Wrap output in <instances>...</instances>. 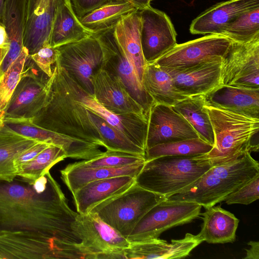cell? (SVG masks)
<instances>
[{
    "mask_svg": "<svg viewBox=\"0 0 259 259\" xmlns=\"http://www.w3.org/2000/svg\"><path fill=\"white\" fill-rule=\"evenodd\" d=\"M204 107L212 124L214 141L210 151L197 155V158L214 166L235 161L246 152L257 151L252 139L258 132L259 118L205 103Z\"/></svg>",
    "mask_w": 259,
    "mask_h": 259,
    "instance_id": "obj_4",
    "label": "cell"
},
{
    "mask_svg": "<svg viewBox=\"0 0 259 259\" xmlns=\"http://www.w3.org/2000/svg\"><path fill=\"white\" fill-rule=\"evenodd\" d=\"M27 5L28 0H5L2 23L8 36L9 46L1 65L3 73L18 57L24 47Z\"/></svg>",
    "mask_w": 259,
    "mask_h": 259,
    "instance_id": "obj_28",
    "label": "cell"
},
{
    "mask_svg": "<svg viewBox=\"0 0 259 259\" xmlns=\"http://www.w3.org/2000/svg\"><path fill=\"white\" fill-rule=\"evenodd\" d=\"M8 36L5 26L0 24V48H9Z\"/></svg>",
    "mask_w": 259,
    "mask_h": 259,
    "instance_id": "obj_47",
    "label": "cell"
},
{
    "mask_svg": "<svg viewBox=\"0 0 259 259\" xmlns=\"http://www.w3.org/2000/svg\"><path fill=\"white\" fill-rule=\"evenodd\" d=\"M204 100L208 105L259 118V89L221 84L205 94Z\"/></svg>",
    "mask_w": 259,
    "mask_h": 259,
    "instance_id": "obj_25",
    "label": "cell"
},
{
    "mask_svg": "<svg viewBox=\"0 0 259 259\" xmlns=\"http://www.w3.org/2000/svg\"><path fill=\"white\" fill-rule=\"evenodd\" d=\"M204 103V95L194 96L179 101L173 107L187 120L200 139L213 146L214 134Z\"/></svg>",
    "mask_w": 259,
    "mask_h": 259,
    "instance_id": "obj_34",
    "label": "cell"
},
{
    "mask_svg": "<svg viewBox=\"0 0 259 259\" xmlns=\"http://www.w3.org/2000/svg\"><path fill=\"white\" fill-rule=\"evenodd\" d=\"M213 146L200 138L158 144L146 151V161L164 156H196L206 154Z\"/></svg>",
    "mask_w": 259,
    "mask_h": 259,
    "instance_id": "obj_36",
    "label": "cell"
},
{
    "mask_svg": "<svg viewBox=\"0 0 259 259\" xmlns=\"http://www.w3.org/2000/svg\"><path fill=\"white\" fill-rule=\"evenodd\" d=\"M145 162L119 167H93L81 161L68 164L60 172L62 180L73 193L92 181L122 176L136 178Z\"/></svg>",
    "mask_w": 259,
    "mask_h": 259,
    "instance_id": "obj_27",
    "label": "cell"
},
{
    "mask_svg": "<svg viewBox=\"0 0 259 259\" xmlns=\"http://www.w3.org/2000/svg\"><path fill=\"white\" fill-rule=\"evenodd\" d=\"M51 145L44 142H37L19 154L14 160V164L17 171L22 165L35 157L40 152Z\"/></svg>",
    "mask_w": 259,
    "mask_h": 259,
    "instance_id": "obj_43",
    "label": "cell"
},
{
    "mask_svg": "<svg viewBox=\"0 0 259 259\" xmlns=\"http://www.w3.org/2000/svg\"><path fill=\"white\" fill-rule=\"evenodd\" d=\"M259 174V164L246 152L232 162L211 167L193 183L167 198L194 202L205 208L214 206Z\"/></svg>",
    "mask_w": 259,
    "mask_h": 259,
    "instance_id": "obj_3",
    "label": "cell"
},
{
    "mask_svg": "<svg viewBox=\"0 0 259 259\" xmlns=\"http://www.w3.org/2000/svg\"><path fill=\"white\" fill-rule=\"evenodd\" d=\"M222 58L184 68H162L177 90L187 97L205 95L221 85Z\"/></svg>",
    "mask_w": 259,
    "mask_h": 259,
    "instance_id": "obj_18",
    "label": "cell"
},
{
    "mask_svg": "<svg viewBox=\"0 0 259 259\" xmlns=\"http://www.w3.org/2000/svg\"><path fill=\"white\" fill-rule=\"evenodd\" d=\"M80 85L58 62L47 82L46 103L31 119L44 128L104 147L80 99Z\"/></svg>",
    "mask_w": 259,
    "mask_h": 259,
    "instance_id": "obj_2",
    "label": "cell"
},
{
    "mask_svg": "<svg viewBox=\"0 0 259 259\" xmlns=\"http://www.w3.org/2000/svg\"><path fill=\"white\" fill-rule=\"evenodd\" d=\"M113 0H70L72 6L78 18L94 10Z\"/></svg>",
    "mask_w": 259,
    "mask_h": 259,
    "instance_id": "obj_44",
    "label": "cell"
},
{
    "mask_svg": "<svg viewBox=\"0 0 259 259\" xmlns=\"http://www.w3.org/2000/svg\"><path fill=\"white\" fill-rule=\"evenodd\" d=\"M37 142L4 125L0 131V181L10 182L17 177L14 164L15 158Z\"/></svg>",
    "mask_w": 259,
    "mask_h": 259,
    "instance_id": "obj_32",
    "label": "cell"
},
{
    "mask_svg": "<svg viewBox=\"0 0 259 259\" xmlns=\"http://www.w3.org/2000/svg\"><path fill=\"white\" fill-rule=\"evenodd\" d=\"M24 62L17 59L3 73L0 81V126L4 123L5 112L21 77Z\"/></svg>",
    "mask_w": 259,
    "mask_h": 259,
    "instance_id": "obj_39",
    "label": "cell"
},
{
    "mask_svg": "<svg viewBox=\"0 0 259 259\" xmlns=\"http://www.w3.org/2000/svg\"><path fill=\"white\" fill-rule=\"evenodd\" d=\"M38 68L50 77L53 74L52 65L56 63L59 57L57 48L45 45L35 53L29 55Z\"/></svg>",
    "mask_w": 259,
    "mask_h": 259,
    "instance_id": "obj_42",
    "label": "cell"
},
{
    "mask_svg": "<svg viewBox=\"0 0 259 259\" xmlns=\"http://www.w3.org/2000/svg\"><path fill=\"white\" fill-rule=\"evenodd\" d=\"M259 7V0H229L218 3L195 18L190 26L193 34H219L240 14Z\"/></svg>",
    "mask_w": 259,
    "mask_h": 259,
    "instance_id": "obj_22",
    "label": "cell"
},
{
    "mask_svg": "<svg viewBox=\"0 0 259 259\" xmlns=\"http://www.w3.org/2000/svg\"><path fill=\"white\" fill-rule=\"evenodd\" d=\"M167 198L136 183L122 193L95 206L94 212L125 238L154 206Z\"/></svg>",
    "mask_w": 259,
    "mask_h": 259,
    "instance_id": "obj_6",
    "label": "cell"
},
{
    "mask_svg": "<svg viewBox=\"0 0 259 259\" xmlns=\"http://www.w3.org/2000/svg\"><path fill=\"white\" fill-rule=\"evenodd\" d=\"M197 138L196 131L173 106L154 103L152 105L148 116L146 150L158 144Z\"/></svg>",
    "mask_w": 259,
    "mask_h": 259,
    "instance_id": "obj_16",
    "label": "cell"
},
{
    "mask_svg": "<svg viewBox=\"0 0 259 259\" xmlns=\"http://www.w3.org/2000/svg\"><path fill=\"white\" fill-rule=\"evenodd\" d=\"M95 33L80 22L72 6L70 0H65L55 16L49 38V45L54 48L79 41Z\"/></svg>",
    "mask_w": 259,
    "mask_h": 259,
    "instance_id": "obj_29",
    "label": "cell"
},
{
    "mask_svg": "<svg viewBox=\"0 0 259 259\" xmlns=\"http://www.w3.org/2000/svg\"><path fill=\"white\" fill-rule=\"evenodd\" d=\"M0 24H3L0 22Z\"/></svg>",
    "mask_w": 259,
    "mask_h": 259,
    "instance_id": "obj_50",
    "label": "cell"
},
{
    "mask_svg": "<svg viewBox=\"0 0 259 259\" xmlns=\"http://www.w3.org/2000/svg\"><path fill=\"white\" fill-rule=\"evenodd\" d=\"M203 223L198 233L203 241L218 244L233 242L239 220L220 206L205 208Z\"/></svg>",
    "mask_w": 259,
    "mask_h": 259,
    "instance_id": "obj_30",
    "label": "cell"
},
{
    "mask_svg": "<svg viewBox=\"0 0 259 259\" xmlns=\"http://www.w3.org/2000/svg\"><path fill=\"white\" fill-rule=\"evenodd\" d=\"M4 125L23 137L62 148L67 158L89 160L104 153L97 144L44 128L31 119L4 120Z\"/></svg>",
    "mask_w": 259,
    "mask_h": 259,
    "instance_id": "obj_17",
    "label": "cell"
},
{
    "mask_svg": "<svg viewBox=\"0 0 259 259\" xmlns=\"http://www.w3.org/2000/svg\"><path fill=\"white\" fill-rule=\"evenodd\" d=\"M8 50V48H0V80L3 74L1 72V65L4 58L7 53Z\"/></svg>",
    "mask_w": 259,
    "mask_h": 259,
    "instance_id": "obj_48",
    "label": "cell"
},
{
    "mask_svg": "<svg viewBox=\"0 0 259 259\" xmlns=\"http://www.w3.org/2000/svg\"><path fill=\"white\" fill-rule=\"evenodd\" d=\"M259 174L229 194L224 201L227 204L248 205L259 198Z\"/></svg>",
    "mask_w": 259,
    "mask_h": 259,
    "instance_id": "obj_41",
    "label": "cell"
},
{
    "mask_svg": "<svg viewBox=\"0 0 259 259\" xmlns=\"http://www.w3.org/2000/svg\"><path fill=\"white\" fill-rule=\"evenodd\" d=\"M5 0H0V22L2 23ZM3 24V23H2Z\"/></svg>",
    "mask_w": 259,
    "mask_h": 259,
    "instance_id": "obj_49",
    "label": "cell"
},
{
    "mask_svg": "<svg viewBox=\"0 0 259 259\" xmlns=\"http://www.w3.org/2000/svg\"><path fill=\"white\" fill-rule=\"evenodd\" d=\"M231 42L229 38L224 35L207 34L183 44H177L153 63L166 68L189 67L206 61L223 58Z\"/></svg>",
    "mask_w": 259,
    "mask_h": 259,
    "instance_id": "obj_12",
    "label": "cell"
},
{
    "mask_svg": "<svg viewBox=\"0 0 259 259\" xmlns=\"http://www.w3.org/2000/svg\"><path fill=\"white\" fill-rule=\"evenodd\" d=\"M247 244L250 246V247L246 250V254L244 258L259 259V242L250 241Z\"/></svg>",
    "mask_w": 259,
    "mask_h": 259,
    "instance_id": "obj_45",
    "label": "cell"
},
{
    "mask_svg": "<svg viewBox=\"0 0 259 259\" xmlns=\"http://www.w3.org/2000/svg\"><path fill=\"white\" fill-rule=\"evenodd\" d=\"M141 19L139 10L123 17L114 26L117 41L126 59L142 83L146 64L141 41Z\"/></svg>",
    "mask_w": 259,
    "mask_h": 259,
    "instance_id": "obj_26",
    "label": "cell"
},
{
    "mask_svg": "<svg viewBox=\"0 0 259 259\" xmlns=\"http://www.w3.org/2000/svg\"><path fill=\"white\" fill-rule=\"evenodd\" d=\"M49 77L28 56L5 112L4 120L31 119L44 106Z\"/></svg>",
    "mask_w": 259,
    "mask_h": 259,
    "instance_id": "obj_9",
    "label": "cell"
},
{
    "mask_svg": "<svg viewBox=\"0 0 259 259\" xmlns=\"http://www.w3.org/2000/svg\"><path fill=\"white\" fill-rule=\"evenodd\" d=\"M87 109L88 116L98 131L106 150L124 152L145 156L146 151L144 149L110 125L102 117Z\"/></svg>",
    "mask_w": 259,
    "mask_h": 259,
    "instance_id": "obj_35",
    "label": "cell"
},
{
    "mask_svg": "<svg viewBox=\"0 0 259 259\" xmlns=\"http://www.w3.org/2000/svg\"><path fill=\"white\" fill-rule=\"evenodd\" d=\"M66 158V154L62 148L51 144L18 169L17 176L30 181H36Z\"/></svg>",
    "mask_w": 259,
    "mask_h": 259,
    "instance_id": "obj_37",
    "label": "cell"
},
{
    "mask_svg": "<svg viewBox=\"0 0 259 259\" xmlns=\"http://www.w3.org/2000/svg\"><path fill=\"white\" fill-rule=\"evenodd\" d=\"M94 96L112 112L135 114L148 118L142 106L130 95L119 79L103 68L94 76Z\"/></svg>",
    "mask_w": 259,
    "mask_h": 259,
    "instance_id": "obj_20",
    "label": "cell"
},
{
    "mask_svg": "<svg viewBox=\"0 0 259 259\" xmlns=\"http://www.w3.org/2000/svg\"><path fill=\"white\" fill-rule=\"evenodd\" d=\"M72 259L54 241L29 232L0 233V259Z\"/></svg>",
    "mask_w": 259,
    "mask_h": 259,
    "instance_id": "obj_14",
    "label": "cell"
},
{
    "mask_svg": "<svg viewBox=\"0 0 259 259\" xmlns=\"http://www.w3.org/2000/svg\"><path fill=\"white\" fill-rule=\"evenodd\" d=\"M80 99L87 108L102 117L146 151L148 118L135 114H119L112 112L99 104L93 95L88 93L81 86Z\"/></svg>",
    "mask_w": 259,
    "mask_h": 259,
    "instance_id": "obj_23",
    "label": "cell"
},
{
    "mask_svg": "<svg viewBox=\"0 0 259 259\" xmlns=\"http://www.w3.org/2000/svg\"><path fill=\"white\" fill-rule=\"evenodd\" d=\"M201 207L189 201L168 199L161 201L142 217L126 239L134 242L158 238L165 231L197 218Z\"/></svg>",
    "mask_w": 259,
    "mask_h": 259,
    "instance_id": "obj_7",
    "label": "cell"
},
{
    "mask_svg": "<svg viewBox=\"0 0 259 259\" xmlns=\"http://www.w3.org/2000/svg\"><path fill=\"white\" fill-rule=\"evenodd\" d=\"M197 156H164L146 161L135 178L136 183L167 198L193 183L212 167Z\"/></svg>",
    "mask_w": 259,
    "mask_h": 259,
    "instance_id": "obj_5",
    "label": "cell"
},
{
    "mask_svg": "<svg viewBox=\"0 0 259 259\" xmlns=\"http://www.w3.org/2000/svg\"><path fill=\"white\" fill-rule=\"evenodd\" d=\"M141 41L146 63L153 62L177 44V33L169 17L151 6L139 10Z\"/></svg>",
    "mask_w": 259,
    "mask_h": 259,
    "instance_id": "obj_15",
    "label": "cell"
},
{
    "mask_svg": "<svg viewBox=\"0 0 259 259\" xmlns=\"http://www.w3.org/2000/svg\"><path fill=\"white\" fill-rule=\"evenodd\" d=\"M132 4L138 10H142L150 6L152 0H122Z\"/></svg>",
    "mask_w": 259,
    "mask_h": 259,
    "instance_id": "obj_46",
    "label": "cell"
},
{
    "mask_svg": "<svg viewBox=\"0 0 259 259\" xmlns=\"http://www.w3.org/2000/svg\"><path fill=\"white\" fill-rule=\"evenodd\" d=\"M65 0H28L23 46L29 55L49 45L52 25Z\"/></svg>",
    "mask_w": 259,
    "mask_h": 259,
    "instance_id": "obj_19",
    "label": "cell"
},
{
    "mask_svg": "<svg viewBox=\"0 0 259 259\" xmlns=\"http://www.w3.org/2000/svg\"><path fill=\"white\" fill-rule=\"evenodd\" d=\"M82 161L85 165L93 167H119L144 162L146 158L141 155L106 150L100 156Z\"/></svg>",
    "mask_w": 259,
    "mask_h": 259,
    "instance_id": "obj_40",
    "label": "cell"
},
{
    "mask_svg": "<svg viewBox=\"0 0 259 259\" xmlns=\"http://www.w3.org/2000/svg\"><path fill=\"white\" fill-rule=\"evenodd\" d=\"M132 4L113 0L79 18L81 24L95 33L114 27L123 17L138 11Z\"/></svg>",
    "mask_w": 259,
    "mask_h": 259,
    "instance_id": "obj_33",
    "label": "cell"
},
{
    "mask_svg": "<svg viewBox=\"0 0 259 259\" xmlns=\"http://www.w3.org/2000/svg\"><path fill=\"white\" fill-rule=\"evenodd\" d=\"M58 62L88 93L94 96V78L103 67L104 53L94 34L79 41L58 47Z\"/></svg>",
    "mask_w": 259,
    "mask_h": 259,
    "instance_id": "obj_8",
    "label": "cell"
},
{
    "mask_svg": "<svg viewBox=\"0 0 259 259\" xmlns=\"http://www.w3.org/2000/svg\"><path fill=\"white\" fill-rule=\"evenodd\" d=\"M104 53L103 67L119 79L130 95L143 108L148 117L153 100L139 79L134 69L126 59L114 34V27L95 34Z\"/></svg>",
    "mask_w": 259,
    "mask_h": 259,
    "instance_id": "obj_11",
    "label": "cell"
},
{
    "mask_svg": "<svg viewBox=\"0 0 259 259\" xmlns=\"http://www.w3.org/2000/svg\"><path fill=\"white\" fill-rule=\"evenodd\" d=\"M203 242L199 234H186L180 239H172L170 243L156 239L130 242L124 249L127 259L180 258L187 256L191 251Z\"/></svg>",
    "mask_w": 259,
    "mask_h": 259,
    "instance_id": "obj_21",
    "label": "cell"
},
{
    "mask_svg": "<svg viewBox=\"0 0 259 259\" xmlns=\"http://www.w3.org/2000/svg\"><path fill=\"white\" fill-rule=\"evenodd\" d=\"M221 84L259 89V34L245 42L232 41L222 59Z\"/></svg>",
    "mask_w": 259,
    "mask_h": 259,
    "instance_id": "obj_10",
    "label": "cell"
},
{
    "mask_svg": "<svg viewBox=\"0 0 259 259\" xmlns=\"http://www.w3.org/2000/svg\"><path fill=\"white\" fill-rule=\"evenodd\" d=\"M0 81H1V80H0Z\"/></svg>",
    "mask_w": 259,
    "mask_h": 259,
    "instance_id": "obj_52",
    "label": "cell"
},
{
    "mask_svg": "<svg viewBox=\"0 0 259 259\" xmlns=\"http://www.w3.org/2000/svg\"><path fill=\"white\" fill-rule=\"evenodd\" d=\"M142 84L154 103L174 106L188 97L177 90L171 76L153 62L146 63Z\"/></svg>",
    "mask_w": 259,
    "mask_h": 259,
    "instance_id": "obj_31",
    "label": "cell"
},
{
    "mask_svg": "<svg viewBox=\"0 0 259 259\" xmlns=\"http://www.w3.org/2000/svg\"><path fill=\"white\" fill-rule=\"evenodd\" d=\"M135 178L122 176L90 182L72 193L77 212L85 214L98 204L127 190Z\"/></svg>",
    "mask_w": 259,
    "mask_h": 259,
    "instance_id": "obj_24",
    "label": "cell"
},
{
    "mask_svg": "<svg viewBox=\"0 0 259 259\" xmlns=\"http://www.w3.org/2000/svg\"><path fill=\"white\" fill-rule=\"evenodd\" d=\"M74 229L81 240L80 247L85 259H95L100 254L123 251L130 245L126 238L94 212L78 213Z\"/></svg>",
    "mask_w": 259,
    "mask_h": 259,
    "instance_id": "obj_13",
    "label": "cell"
},
{
    "mask_svg": "<svg viewBox=\"0 0 259 259\" xmlns=\"http://www.w3.org/2000/svg\"><path fill=\"white\" fill-rule=\"evenodd\" d=\"M152 1H153V0H152Z\"/></svg>",
    "mask_w": 259,
    "mask_h": 259,
    "instance_id": "obj_51",
    "label": "cell"
},
{
    "mask_svg": "<svg viewBox=\"0 0 259 259\" xmlns=\"http://www.w3.org/2000/svg\"><path fill=\"white\" fill-rule=\"evenodd\" d=\"M219 34L237 42H245L258 35L259 7L240 14L225 26Z\"/></svg>",
    "mask_w": 259,
    "mask_h": 259,
    "instance_id": "obj_38",
    "label": "cell"
},
{
    "mask_svg": "<svg viewBox=\"0 0 259 259\" xmlns=\"http://www.w3.org/2000/svg\"><path fill=\"white\" fill-rule=\"evenodd\" d=\"M50 171L36 181H0V233L29 232L51 239L73 259L85 258L74 229L78 215Z\"/></svg>",
    "mask_w": 259,
    "mask_h": 259,
    "instance_id": "obj_1",
    "label": "cell"
}]
</instances>
